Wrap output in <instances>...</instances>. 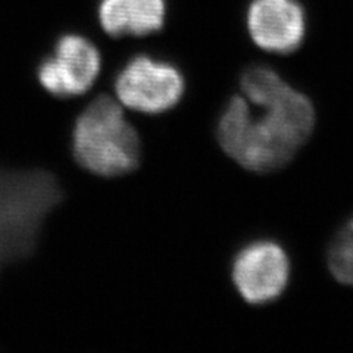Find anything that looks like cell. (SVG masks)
<instances>
[{
  "instance_id": "cell-1",
  "label": "cell",
  "mask_w": 353,
  "mask_h": 353,
  "mask_svg": "<svg viewBox=\"0 0 353 353\" xmlns=\"http://www.w3.org/2000/svg\"><path fill=\"white\" fill-rule=\"evenodd\" d=\"M240 83L243 93L262 109V115L253 114L245 99L234 96L218 121L219 145L246 170H279L311 136L314 106L267 66L249 68Z\"/></svg>"
},
{
  "instance_id": "cell-2",
  "label": "cell",
  "mask_w": 353,
  "mask_h": 353,
  "mask_svg": "<svg viewBox=\"0 0 353 353\" xmlns=\"http://www.w3.org/2000/svg\"><path fill=\"white\" fill-rule=\"evenodd\" d=\"M62 201V187L49 171L0 168V272L36 252L44 221Z\"/></svg>"
},
{
  "instance_id": "cell-3",
  "label": "cell",
  "mask_w": 353,
  "mask_h": 353,
  "mask_svg": "<svg viewBox=\"0 0 353 353\" xmlns=\"http://www.w3.org/2000/svg\"><path fill=\"white\" fill-rule=\"evenodd\" d=\"M72 154L85 171L103 179H115L139 168L141 141L121 105L102 94L75 121Z\"/></svg>"
},
{
  "instance_id": "cell-4",
  "label": "cell",
  "mask_w": 353,
  "mask_h": 353,
  "mask_svg": "<svg viewBox=\"0 0 353 353\" xmlns=\"http://www.w3.org/2000/svg\"><path fill=\"white\" fill-rule=\"evenodd\" d=\"M114 88L124 106L143 114H162L181 101L185 84L172 63L139 54L119 70Z\"/></svg>"
},
{
  "instance_id": "cell-5",
  "label": "cell",
  "mask_w": 353,
  "mask_h": 353,
  "mask_svg": "<svg viewBox=\"0 0 353 353\" xmlns=\"http://www.w3.org/2000/svg\"><path fill=\"white\" fill-rule=\"evenodd\" d=\"M101 62V53L90 40L66 34L58 40L52 57L40 62L37 80L54 97L81 96L93 87Z\"/></svg>"
},
{
  "instance_id": "cell-6",
  "label": "cell",
  "mask_w": 353,
  "mask_h": 353,
  "mask_svg": "<svg viewBox=\"0 0 353 353\" xmlns=\"http://www.w3.org/2000/svg\"><path fill=\"white\" fill-rule=\"evenodd\" d=\"M290 263L281 246L255 241L243 248L233 262V281L243 299L265 305L277 299L289 281Z\"/></svg>"
},
{
  "instance_id": "cell-7",
  "label": "cell",
  "mask_w": 353,
  "mask_h": 353,
  "mask_svg": "<svg viewBox=\"0 0 353 353\" xmlns=\"http://www.w3.org/2000/svg\"><path fill=\"white\" fill-rule=\"evenodd\" d=\"M248 28L261 49L290 53L303 43L305 10L297 0H253L248 10Z\"/></svg>"
},
{
  "instance_id": "cell-8",
  "label": "cell",
  "mask_w": 353,
  "mask_h": 353,
  "mask_svg": "<svg viewBox=\"0 0 353 353\" xmlns=\"http://www.w3.org/2000/svg\"><path fill=\"white\" fill-rule=\"evenodd\" d=\"M167 17L165 0H102L99 22L110 37H145L162 30Z\"/></svg>"
},
{
  "instance_id": "cell-9",
  "label": "cell",
  "mask_w": 353,
  "mask_h": 353,
  "mask_svg": "<svg viewBox=\"0 0 353 353\" xmlns=\"http://www.w3.org/2000/svg\"><path fill=\"white\" fill-rule=\"evenodd\" d=\"M328 267L339 283L353 285V219L339 231L331 243Z\"/></svg>"
}]
</instances>
